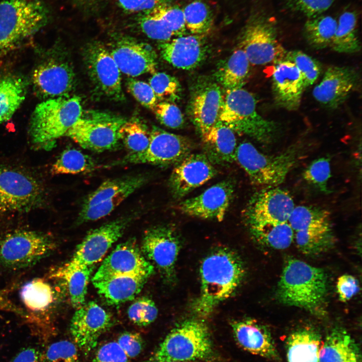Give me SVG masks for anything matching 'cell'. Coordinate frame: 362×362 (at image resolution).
<instances>
[{
  "label": "cell",
  "instance_id": "cell-1",
  "mask_svg": "<svg viewBox=\"0 0 362 362\" xmlns=\"http://www.w3.org/2000/svg\"><path fill=\"white\" fill-rule=\"evenodd\" d=\"M245 274L241 259L233 251L220 248L208 254L200 268L201 289L192 306L194 313L208 317L221 302L233 295Z\"/></svg>",
  "mask_w": 362,
  "mask_h": 362
},
{
  "label": "cell",
  "instance_id": "cell-2",
  "mask_svg": "<svg viewBox=\"0 0 362 362\" xmlns=\"http://www.w3.org/2000/svg\"><path fill=\"white\" fill-rule=\"evenodd\" d=\"M327 289V278L322 269L292 258L283 268L277 294L285 305L315 312L324 303Z\"/></svg>",
  "mask_w": 362,
  "mask_h": 362
},
{
  "label": "cell",
  "instance_id": "cell-3",
  "mask_svg": "<svg viewBox=\"0 0 362 362\" xmlns=\"http://www.w3.org/2000/svg\"><path fill=\"white\" fill-rule=\"evenodd\" d=\"M218 120L234 132L261 143L273 142L279 134L277 123L257 112L254 97L242 87L226 90Z\"/></svg>",
  "mask_w": 362,
  "mask_h": 362
},
{
  "label": "cell",
  "instance_id": "cell-4",
  "mask_svg": "<svg viewBox=\"0 0 362 362\" xmlns=\"http://www.w3.org/2000/svg\"><path fill=\"white\" fill-rule=\"evenodd\" d=\"M82 113L81 101L76 96L48 99L35 108L30 132L33 142L41 146L52 145L63 136Z\"/></svg>",
  "mask_w": 362,
  "mask_h": 362
},
{
  "label": "cell",
  "instance_id": "cell-5",
  "mask_svg": "<svg viewBox=\"0 0 362 362\" xmlns=\"http://www.w3.org/2000/svg\"><path fill=\"white\" fill-rule=\"evenodd\" d=\"M212 354L208 327L201 320L189 319L178 324L167 334L155 352L152 362L206 360Z\"/></svg>",
  "mask_w": 362,
  "mask_h": 362
},
{
  "label": "cell",
  "instance_id": "cell-6",
  "mask_svg": "<svg viewBox=\"0 0 362 362\" xmlns=\"http://www.w3.org/2000/svg\"><path fill=\"white\" fill-rule=\"evenodd\" d=\"M48 13L41 0L0 2V52L13 48L44 27Z\"/></svg>",
  "mask_w": 362,
  "mask_h": 362
},
{
  "label": "cell",
  "instance_id": "cell-7",
  "mask_svg": "<svg viewBox=\"0 0 362 362\" xmlns=\"http://www.w3.org/2000/svg\"><path fill=\"white\" fill-rule=\"evenodd\" d=\"M302 155V149L293 145L277 155H267L251 143L243 142L237 147L235 161L257 185L276 186L282 184Z\"/></svg>",
  "mask_w": 362,
  "mask_h": 362
},
{
  "label": "cell",
  "instance_id": "cell-8",
  "mask_svg": "<svg viewBox=\"0 0 362 362\" xmlns=\"http://www.w3.org/2000/svg\"><path fill=\"white\" fill-rule=\"evenodd\" d=\"M238 47L245 52L250 63L257 65L275 64L284 59L287 52L279 41L274 20L261 14L253 15L246 24Z\"/></svg>",
  "mask_w": 362,
  "mask_h": 362
},
{
  "label": "cell",
  "instance_id": "cell-9",
  "mask_svg": "<svg viewBox=\"0 0 362 362\" xmlns=\"http://www.w3.org/2000/svg\"><path fill=\"white\" fill-rule=\"evenodd\" d=\"M125 121L108 113H82L65 136L91 151L101 152L112 150L119 145V130Z\"/></svg>",
  "mask_w": 362,
  "mask_h": 362
},
{
  "label": "cell",
  "instance_id": "cell-10",
  "mask_svg": "<svg viewBox=\"0 0 362 362\" xmlns=\"http://www.w3.org/2000/svg\"><path fill=\"white\" fill-rule=\"evenodd\" d=\"M44 191L37 179L21 169L0 165V212L27 211L40 205Z\"/></svg>",
  "mask_w": 362,
  "mask_h": 362
},
{
  "label": "cell",
  "instance_id": "cell-11",
  "mask_svg": "<svg viewBox=\"0 0 362 362\" xmlns=\"http://www.w3.org/2000/svg\"><path fill=\"white\" fill-rule=\"evenodd\" d=\"M48 235L31 230H17L0 240V263L12 269L25 268L45 257L55 247Z\"/></svg>",
  "mask_w": 362,
  "mask_h": 362
},
{
  "label": "cell",
  "instance_id": "cell-12",
  "mask_svg": "<svg viewBox=\"0 0 362 362\" xmlns=\"http://www.w3.org/2000/svg\"><path fill=\"white\" fill-rule=\"evenodd\" d=\"M146 181L141 174L129 175L103 182L83 201L79 223L99 220L110 214Z\"/></svg>",
  "mask_w": 362,
  "mask_h": 362
},
{
  "label": "cell",
  "instance_id": "cell-13",
  "mask_svg": "<svg viewBox=\"0 0 362 362\" xmlns=\"http://www.w3.org/2000/svg\"><path fill=\"white\" fill-rule=\"evenodd\" d=\"M295 207L294 200L287 191L268 186L251 197L244 215L251 229L288 222Z\"/></svg>",
  "mask_w": 362,
  "mask_h": 362
},
{
  "label": "cell",
  "instance_id": "cell-14",
  "mask_svg": "<svg viewBox=\"0 0 362 362\" xmlns=\"http://www.w3.org/2000/svg\"><path fill=\"white\" fill-rule=\"evenodd\" d=\"M179 250V240L173 228L157 226L145 231L141 252L168 282L172 283L175 279V267Z\"/></svg>",
  "mask_w": 362,
  "mask_h": 362
},
{
  "label": "cell",
  "instance_id": "cell-15",
  "mask_svg": "<svg viewBox=\"0 0 362 362\" xmlns=\"http://www.w3.org/2000/svg\"><path fill=\"white\" fill-rule=\"evenodd\" d=\"M192 149V144L187 138L155 127L150 131L147 148L142 153L128 154L122 162L160 166L176 164L190 154Z\"/></svg>",
  "mask_w": 362,
  "mask_h": 362
},
{
  "label": "cell",
  "instance_id": "cell-16",
  "mask_svg": "<svg viewBox=\"0 0 362 362\" xmlns=\"http://www.w3.org/2000/svg\"><path fill=\"white\" fill-rule=\"evenodd\" d=\"M83 53L89 77L97 89L111 99L124 100L121 71L110 50L101 43L93 42Z\"/></svg>",
  "mask_w": 362,
  "mask_h": 362
},
{
  "label": "cell",
  "instance_id": "cell-17",
  "mask_svg": "<svg viewBox=\"0 0 362 362\" xmlns=\"http://www.w3.org/2000/svg\"><path fill=\"white\" fill-rule=\"evenodd\" d=\"M113 324L109 313L94 301L84 303L72 316L70 331L74 342L85 353L97 346L101 336Z\"/></svg>",
  "mask_w": 362,
  "mask_h": 362
},
{
  "label": "cell",
  "instance_id": "cell-18",
  "mask_svg": "<svg viewBox=\"0 0 362 362\" xmlns=\"http://www.w3.org/2000/svg\"><path fill=\"white\" fill-rule=\"evenodd\" d=\"M154 272V266L144 256L135 240L131 239L118 244L104 259L92 282L122 275L149 278Z\"/></svg>",
  "mask_w": 362,
  "mask_h": 362
},
{
  "label": "cell",
  "instance_id": "cell-19",
  "mask_svg": "<svg viewBox=\"0 0 362 362\" xmlns=\"http://www.w3.org/2000/svg\"><path fill=\"white\" fill-rule=\"evenodd\" d=\"M130 221L129 217L119 218L90 231L78 245L70 261L86 266L99 262L122 236Z\"/></svg>",
  "mask_w": 362,
  "mask_h": 362
},
{
  "label": "cell",
  "instance_id": "cell-20",
  "mask_svg": "<svg viewBox=\"0 0 362 362\" xmlns=\"http://www.w3.org/2000/svg\"><path fill=\"white\" fill-rule=\"evenodd\" d=\"M234 189L233 181L224 180L201 194L184 201L180 204L179 209L189 216L221 221L232 202Z\"/></svg>",
  "mask_w": 362,
  "mask_h": 362
},
{
  "label": "cell",
  "instance_id": "cell-21",
  "mask_svg": "<svg viewBox=\"0 0 362 362\" xmlns=\"http://www.w3.org/2000/svg\"><path fill=\"white\" fill-rule=\"evenodd\" d=\"M217 170L204 153L189 154L176 164L169 179L174 198L180 199L214 177Z\"/></svg>",
  "mask_w": 362,
  "mask_h": 362
},
{
  "label": "cell",
  "instance_id": "cell-22",
  "mask_svg": "<svg viewBox=\"0 0 362 362\" xmlns=\"http://www.w3.org/2000/svg\"><path fill=\"white\" fill-rule=\"evenodd\" d=\"M358 80L357 72L348 66H332L328 68L312 94L320 104L330 109L341 105L354 90Z\"/></svg>",
  "mask_w": 362,
  "mask_h": 362
},
{
  "label": "cell",
  "instance_id": "cell-23",
  "mask_svg": "<svg viewBox=\"0 0 362 362\" xmlns=\"http://www.w3.org/2000/svg\"><path fill=\"white\" fill-rule=\"evenodd\" d=\"M110 51L121 72L128 76L156 72L157 55L148 44L124 39L117 42Z\"/></svg>",
  "mask_w": 362,
  "mask_h": 362
},
{
  "label": "cell",
  "instance_id": "cell-24",
  "mask_svg": "<svg viewBox=\"0 0 362 362\" xmlns=\"http://www.w3.org/2000/svg\"><path fill=\"white\" fill-rule=\"evenodd\" d=\"M272 88L275 104L291 111L298 109L306 88L297 68L286 59L275 63L272 75Z\"/></svg>",
  "mask_w": 362,
  "mask_h": 362
},
{
  "label": "cell",
  "instance_id": "cell-25",
  "mask_svg": "<svg viewBox=\"0 0 362 362\" xmlns=\"http://www.w3.org/2000/svg\"><path fill=\"white\" fill-rule=\"evenodd\" d=\"M205 36L192 34L161 42L159 45L161 56L176 68L194 69L200 65L207 55Z\"/></svg>",
  "mask_w": 362,
  "mask_h": 362
},
{
  "label": "cell",
  "instance_id": "cell-26",
  "mask_svg": "<svg viewBox=\"0 0 362 362\" xmlns=\"http://www.w3.org/2000/svg\"><path fill=\"white\" fill-rule=\"evenodd\" d=\"M32 80L36 92L48 99L67 96L75 84V75L66 62L52 60L39 65Z\"/></svg>",
  "mask_w": 362,
  "mask_h": 362
},
{
  "label": "cell",
  "instance_id": "cell-27",
  "mask_svg": "<svg viewBox=\"0 0 362 362\" xmlns=\"http://www.w3.org/2000/svg\"><path fill=\"white\" fill-rule=\"evenodd\" d=\"M234 338L245 350L272 360L280 356L269 329L253 319L234 320L231 323Z\"/></svg>",
  "mask_w": 362,
  "mask_h": 362
},
{
  "label": "cell",
  "instance_id": "cell-28",
  "mask_svg": "<svg viewBox=\"0 0 362 362\" xmlns=\"http://www.w3.org/2000/svg\"><path fill=\"white\" fill-rule=\"evenodd\" d=\"M222 101L221 88L215 82H203L195 88L190 102V113L201 135L217 122Z\"/></svg>",
  "mask_w": 362,
  "mask_h": 362
},
{
  "label": "cell",
  "instance_id": "cell-29",
  "mask_svg": "<svg viewBox=\"0 0 362 362\" xmlns=\"http://www.w3.org/2000/svg\"><path fill=\"white\" fill-rule=\"evenodd\" d=\"M201 136L204 154L212 164L225 165L235 161L236 139L228 126L218 120Z\"/></svg>",
  "mask_w": 362,
  "mask_h": 362
},
{
  "label": "cell",
  "instance_id": "cell-30",
  "mask_svg": "<svg viewBox=\"0 0 362 362\" xmlns=\"http://www.w3.org/2000/svg\"><path fill=\"white\" fill-rule=\"evenodd\" d=\"M148 278L144 276H116L93 283L108 304L118 305L133 300Z\"/></svg>",
  "mask_w": 362,
  "mask_h": 362
},
{
  "label": "cell",
  "instance_id": "cell-31",
  "mask_svg": "<svg viewBox=\"0 0 362 362\" xmlns=\"http://www.w3.org/2000/svg\"><path fill=\"white\" fill-rule=\"evenodd\" d=\"M318 362H361L360 348L344 329H333L321 347Z\"/></svg>",
  "mask_w": 362,
  "mask_h": 362
},
{
  "label": "cell",
  "instance_id": "cell-32",
  "mask_svg": "<svg viewBox=\"0 0 362 362\" xmlns=\"http://www.w3.org/2000/svg\"><path fill=\"white\" fill-rule=\"evenodd\" d=\"M286 342L288 362L319 361L321 338L314 329L306 327L295 330Z\"/></svg>",
  "mask_w": 362,
  "mask_h": 362
},
{
  "label": "cell",
  "instance_id": "cell-33",
  "mask_svg": "<svg viewBox=\"0 0 362 362\" xmlns=\"http://www.w3.org/2000/svg\"><path fill=\"white\" fill-rule=\"evenodd\" d=\"M93 266L78 265L69 261L54 272L52 276L64 280L71 303L77 309L84 304Z\"/></svg>",
  "mask_w": 362,
  "mask_h": 362
},
{
  "label": "cell",
  "instance_id": "cell-34",
  "mask_svg": "<svg viewBox=\"0 0 362 362\" xmlns=\"http://www.w3.org/2000/svg\"><path fill=\"white\" fill-rule=\"evenodd\" d=\"M250 64L245 52L238 47L218 68V81L226 90L241 88L248 77Z\"/></svg>",
  "mask_w": 362,
  "mask_h": 362
},
{
  "label": "cell",
  "instance_id": "cell-35",
  "mask_svg": "<svg viewBox=\"0 0 362 362\" xmlns=\"http://www.w3.org/2000/svg\"><path fill=\"white\" fill-rule=\"evenodd\" d=\"M27 87L20 77L0 79V125L9 121L24 101Z\"/></svg>",
  "mask_w": 362,
  "mask_h": 362
},
{
  "label": "cell",
  "instance_id": "cell-36",
  "mask_svg": "<svg viewBox=\"0 0 362 362\" xmlns=\"http://www.w3.org/2000/svg\"><path fill=\"white\" fill-rule=\"evenodd\" d=\"M357 16L354 11H346L340 16L330 47L342 53H354L360 49L357 29Z\"/></svg>",
  "mask_w": 362,
  "mask_h": 362
},
{
  "label": "cell",
  "instance_id": "cell-37",
  "mask_svg": "<svg viewBox=\"0 0 362 362\" xmlns=\"http://www.w3.org/2000/svg\"><path fill=\"white\" fill-rule=\"evenodd\" d=\"M337 26V21L330 16L320 15L308 18L303 29L309 45L316 49L330 47Z\"/></svg>",
  "mask_w": 362,
  "mask_h": 362
},
{
  "label": "cell",
  "instance_id": "cell-38",
  "mask_svg": "<svg viewBox=\"0 0 362 362\" xmlns=\"http://www.w3.org/2000/svg\"><path fill=\"white\" fill-rule=\"evenodd\" d=\"M20 297L28 309L34 312H40L52 304L54 292L47 282L41 278H35L22 287Z\"/></svg>",
  "mask_w": 362,
  "mask_h": 362
},
{
  "label": "cell",
  "instance_id": "cell-39",
  "mask_svg": "<svg viewBox=\"0 0 362 362\" xmlns=\"http://www.w3.org/2000/svg\"><path fill=\"white\" fill-rule=\"evenodd\" d=\"M298 248L306 254H317L327 249L333 241L330 224L295 232Z\"/></svg>",
  "mask_w": 362,
  "mask_h": 362
},
{
  "label": "cell",
  "instance_id": "cell-40",
  "mask_svg": "<svg viewBox=\"0 0 362 362\" xmlns=\"http://www.w3.org/2000/svg\"><path fill=\"white\" fill-rule=\"evenodd\" d=\"M97 167L95 160L80 150L74 148L64 150L51 168L53 174L88 172Z\"/></svg>",
  "mask_w": 362,
  "mask_h": 362
},
{
  "label": "cell",
  "instance_id": "cell-41",
  "mask_svg": "<svg viewBox=\"0 0 362 362\" xmlns=\"http://www.w3.org/2000/svg\"><path fill=\"white\" fill-rule=\"evenodd\" d=\"M249 229L258 241L276 249L287 248L294 237V230L288 222Z\"/></svg>",
  "mask_w": 362,
  "mask_h": 362
},
{
  "label": "cell",
  "instance_id": "cell-42",
  "mask_svg": "<svg viewBox=\"0 0 362 362\" xmlns=\"http://www.w3.org/2000/svg\"><path fill=\"white\" fill-rule=\"evenodd\" d=\"M183 10L186 29L192 34L205 36L210 32L213 25V16L207 4L196 0Z\"/></svg>",
  "mask_w": 362,
  "mask_h": 362
},
{
  "label": "cell",
  "instance_id": "cell-43",
  "mask_svg": "<svg viewBox=\"0 0 362 362\" xmlns=\"http://www.w3.org/2000/svg\"><path fill=\"white\" fill-rule=\"evenodd\" d=\"M119 138L129 154L144 152L150 142V131L147 126L136 119L126 121L119 130Z\"/></svg>",
  "mask_w": 362,
  "mask_h": 362
},
{
  "label": "cell",
  "instance_id": "cell-44",
  "mask_svg": "<svg viewBox=\"0 0 362 362\" xmlns=\"http://www.w3.org/2000/svg\"><path fill=\"white\" fill-rule=\"evenodd\" d=\"M288 222L296 232L330 224V215L327 210L318 207L298 206L294 207Z\"/></svg>",
  "mask_w": 362,
  "mask_h": 362
},
{
  "label": "cell",
  "instance_id": "cell-45",
  "mask_svg": "<svg viewBox=\"0 0 362 362\" xmlns=\"http://www.w3.org/2000/svg\"><path fill=\"white\" fill-rule=\"evenodd\" d=\"M284 59L292 62L299 71L305 87L312 85L321 72V65L316 60L300 50L286 52Z\"/></svg>",
  "mask_w": 362,
  "mask_h": 362
},
{
  "label": "cell",
  "instance_id": "cell-46",
  "mask_svg": "<svg viewBox=\"0 0 362 362\" xmlns=\"http://www.w3.org/2000/svg\"><path fill=\"white\" fill-rule=\"evenodd\" d=\"M139 25L143 33L151 39L165 42L173 36L154 8L143 12L139 19Z\"/></svg>",
  "mask_w": 362,
  "mask_h": 362
},
{
  "label": "cell",
  "instance_id": "cell-47",
  "mask_svg": "<svg viewBox=\"0 0 362 362\" xmlns=\"http://www.w3.org/2000/svg\"><path fill=\"white\" fill-rule=\"evenodd\" d=\"M149 84L156 97L164 101H174L179 98L181 86L174 76L164 72H155L149 78Z\"/></svg>",
  "mask_w": 362,
  "mask_h": 362
},
{
  "label": "cell",
  "instance_id": "cell-48",
  "mask_svg": "<svg viewBox=\"0 0 362 362\" xmlns=\"http://www.w3.org/2000/svg\"><path fill=\"white\" fill-rule=\"evenodd\" d=\"M303 176L307 182L320 191L329 192L328 189V182L331 176L329 158L324 157L313 160L305 169Z\"/></svg>",
  "mask_w": 362,
  "mask_h": 362
},
{
  "label": "cell",
  "instance_id": "cell-49",
  "mask_svg": "<svg viewBox=\"0 0 362 362\" xmlns=\"http://www.w3.org/2000/svg\"><path fill=\"white\" fill-rule=\"evenodd\" d=\"M127 314L129 319L133 323L139 326H145L156 319L158 310L152 300L142 297L137 299L130 305Z\"/></svg>",
  "mask_w": 362,
  "mask_h": 362
},
{
  "label": "cell",
  "instance_id": "cell-50",
  "mask_svg": "<svg viewBox=\"0 0 362 362\" xmlns=\"http://www.w3.org/2000/svg\"><path fill=\"white\" fill-rule=\"evenodd\" d=\"M78 347L74 342L62 340L47 347L42 362H79Z\"/></svg>",
  "mask_w": 362,
  "mask_h": 362
},
{
  "label": "cell",
  "instance_id": "cell-51",
  "mask_svg": "<svg viewBox=\"0 0 362 362\" xmlns=\"http://www.w3.org/2000/svg\"><path fill=\"white\" fill-rule=\"evenodd\" d=\"M173 36L180 37L187 31L183 9L169 3L160 5L154 8Z\"/></svg>",
  "mask_w": 362,
  "mask_h": 362
},
{
  "label": "cell",
  "instance_id": "cell-52",
  "mask_svg": "<svg viewBox=\"0 0 362 362\" xmlns=\"http://www.w3.org/2000/svg\"><path fill=\"white\" fill-rule=\"evenodd\" d=\"M158 120L172 129L181 128L184 124L183 115L174 104L168 101L157 103L153 109Z\"/></svg>",
  "mask_w": 362,
  "mask_h": 362
},
{
  "label": "cell",
  "instance_id": "cell-53",
  "mask_svg": "<svg viewBox=\"0 0 362 362\" xmlns=\"http://www.w3.org/2000/svg\"><path fill=\"white\" fill-rule=\"evenodd\" d=\"M334 0H286L289 8L308 18L321 15L332 5Z\"/></svg>",
  "mask_w": 362,
  "mask_h": 362
},
{
  "label": "cell",
  "instance_id": "cell-54",
  "mask_svg": "<svg viewBox=\"0 0 362 362\" xmlns=\"http://www.w3.org/2000/svg\"><path fill=\"white\" fill-rule=\"evenodd\" d=\"M129 92L142 105L153 110L157 98L150 85L143 81L129 78L127 82Z\"/></svg>",
  "mask_w": 362,
  "mask_h": 362
},
{
  "label": "cell",
  "instance_id": "cell-55",
  "mask_svg": "<svg viewBox=\"0 0 362 362\" xmlns=\"http://www.w3.org/2000/svg\"><path fill=\"white\" fill-rule=\"evenodd\" d=\"M92 362H129V358L117 341H112L98 349Z\"/></svg>",
  "mask_w": 362,
  "mask_h": 362
},
{
  "label": "cell",
  "instance_id": "cell-56",
  "mask_svg": "<svg viewBox=\"0 0 362 362\" xmlns=\"http://www.w3.org/2000/svg\"><path fill=\"white\" fill-rule=\"evenodd\" d=\"M117 342L129 359L138 356L144 345L141 336L134 332L126 331L121 333Z\"/></svg>",
  "mask_w": 362,
  "mask_h": 362
},
{
  "label": "cell",
  "instance_id": "cell-57",
  "mask_svg": "<svg viewBox=\"0 0 362 362\" xmlns=\"http://www.w3.org/2000/svg\"><path fill=\"white\" fill-rule=\"evenodd\" d=\"M336 288L339 299L342 302L349 300L359 290L358 281L349 275H343L338 278Z\"/></svg>",
  "mask_w": 362,
  "mask_h": 362
},
{
  "label": "cell",
  "instance_id": "cell-58",
  "mask_svg": "<svg viewBox=\"0 0 362 362\" xmlns=\"http://www.w3.org/2000/svg\"><path fill=\"white\" fill-rule=\"evenodd\" d=\"M172 0H118L120 6L130 13L145 12Z\"/></svg>",
  "mask_w": 362,
  "mask_h": 362
},
{
  "label": "cell",
  "instance_id": "cell-59",
  "mask_svg": "<svg viewBox=\"0 0 362 362\" xmlns=\"http://www.w3.org/2000/svg\"><path fill=\"white\" fill-rule=\"evenodd\" d=\"M42 356L34 347H27L20 351L11 362H41Z\"/></svg>",
  "mask_w": 362,
  "mask_h": 362
},
{
  "label": "cell",
  "instance_id": "cell-60",
  "mask_svg": "<svg viewBox=\"0 0 362 362\" xmlns=\"http://www.w3.org/2000/svg\"><path fill=\"white\" fill-rule=\"evenodd\" d=\"M16 309L17 308L4 297V294L0 293V311L7 310L15 312Z\"/></svg>",
  "mask_w": 362,
  "mask_h": 362
},
{
  "label": "cell",
  "instance_id": "cell-61",
  "mask_svg": "<svg viewBox=\"0 0 362 362\" xmlns=\"http://www.w3.org/2000/svg\"><path fill=\"white\" fill-rule=\"evenodd\" d=\"M164 362H193V361H166Z\"/></svg>",
  "mask_w": 362,
  "mask_h": 362
}]
</instances>
